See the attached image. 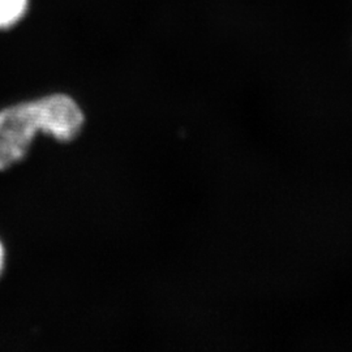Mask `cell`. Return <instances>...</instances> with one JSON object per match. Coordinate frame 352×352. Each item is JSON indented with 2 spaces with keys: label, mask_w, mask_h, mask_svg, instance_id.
I'll return each instance as SVG.
<instances>
[{
  "label": "cell",
  "mask_w": 352,
  "mask_h": 352,
  "mask_svg": "<svg viewBox=\"0 0 352 352\" xmlns=\"http://www.w3.org/2000/svg\"><path fill=\"white\" fill-rule=\"evenodd\" d=\"M29 8V0H0V30L16 26Z\"/></svg>",
  "instance_id": "cell-3"
},
{
  "label": "cell",
  "mask_w": 352,
  "mask_h": 352,
  "mask_svg": "<svg viewBox=\"0 0 352 352\" xmlns=\"http://www.w3.org/2000/svg\"><path fill=\"white\" fill-rule=\"evenodd\" d=\"M45 120V135L59 142H71L80 135L85 115L78 103L63 93L38 98Z\"/></svg>",
  "instance_id": "cell-2"
},
{
  "label": "cell",
  "mask_w": 352,
  "mask_h": 352,
  "mask_svg": "<svg viewBox=\"0 0 352 352\" xmlns=\"http://www.w3.org/2000/svg\"><path fill=\"white\" fill-rule=\"evenodd\" d=\"M4 266H6V248H4V244L0 240V276L4 272Z\"/></svg>",
  "instance_id": "cell-4"
},
{
  "label": "cell",
  "mask_w": 352,
  "mask_h": 352,
  "mask_svg": "<svg viewBox=\"0 0 352 352\" xmlns=\"http://www.w3.org/2000/svg\"><path fill=\"white\" fill-rule=\"evenodd\" d=\"M45 132L38 100L20 102L0 110V171L21 162L38 133Z\"/></svg>",
  "instance_id": "cell-1"
}]
</instances>
